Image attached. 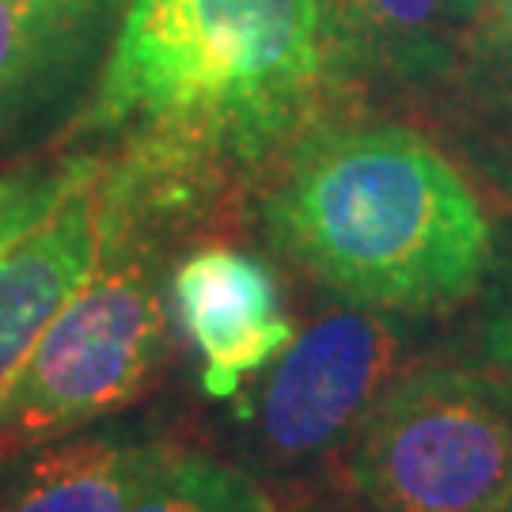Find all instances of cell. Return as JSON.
<instances>
[{
	"label": "cell",
	"instance_id": "obj_1",
	"mask_svg": "<svg viewBox=\"0 0 512 512\" xmlns=\"http://www.w3.org/2000/svg\"><path fill=\"white\" fill-rule=\"evenodd\" d=\"M338 99L319 0H129L80 133L118 145L103 190L160 236L274 167Z\"/></svg>",
	"mask_w": 512,
	"mask_h": 512
},
{
	"label": "cell",
	"instance_id": "obj_2",
	"mask_svg": "<svg viewBox=\"0 0 512 512\" xmlns=\"http://www.w3.org/2000/svg\"><path fill=\"white\" fill-rule=\"evenodd\" d=\"M270 171V243L353 308L429 315L486 281V205L418 129L330 114Z\"/></svg>",
	"mask_w": 512,
	"mask_h": 512
},
{
	"label": "cell",
	"instance_id": "obj_3",
	"mask_svg": "<svg viewBox=\"0 0 512 512\" xmlns=\"http://www.w3.org/2000/svg\"><path fill=\"white\" fill-rule=\"evenodd\" d=\"M167 342L156 232L122 220L107 202L99 266L57 311L0 406V459L126 410L156 380Z\"/></svg>",
	"mask_w": 512,
	"mask_h": 512
},
{
	"label": "cell",
	"instance_id": "obj_4",
	"mask_svg": "<svg viewBox=\"0 0 512 512\" xmlns=\"http://www.w3.org/2000/svg\"><path fill=\"white\" fill-rule=\"evenodd\" d=\"M342 452L365 512H490L512 482V395L471 368L399 372Z\"/></svg>",
	"mask_w": 512,
	"mask_h": 512
},
{
	"label": "cell",
	"instance_id": "obj_5",
	"mask_svg": "<svg viewBox=\"0 0 512 512\" xmlns=\"http://www.w3.org/2000/svg\"><path fill=\"white\" fill-rule=\"evenodd\" d=\"M399 372L403 334L384 311L346 304L315 319L270 365L255 403L239 410L255 456L296 467L342 452Z\"/></svg>",
	"mask_w": 512,
	"mask_h": 512
},
{
	"label": "cell",
	"instance_id": "obj_6",
	"mask_svg": "<svg viewBox=\"0 0 512 512\" xmlns=\"http://www.w3.org/2000/svg\"><path fill=\"white\" fill-rule=\"evenodd\" d=\"M179 327L202 361L209 399H232L247 380L274 365L293 346L277 277L255 255L209 243L179 262L167 285Z\"/></svg>",
	"mask_w": 512,
	"mask_h": 512
},
{
	"label": "cell",
	"instance_id": "obj_7",
	"mask_svg": "<svg viewBox=\"0 0 512 512\" xmlns=\"http://www.w3.org/2000/svg\"><path fill=\"white\" fill-rule=\"evenodd\" d=\"M482 0H319L342 92L437 95Z\"/></svg>",
	"mask_w": 512,
	"mask_h": 512
},
{
	"label": "cell",
	"instance_id": "obj_8",
	"mask_svg": "<svg viewBox=\"0 0 512 512\" xmlns=\"http://www.w3.org/2000/svg\"><path fill=\"white\" fill-rule=\"evenodd\" d=\"M107 239L103 160L31 236L0 258V406L57 311L92 277Z\"/></svg>",
	"mask_w": 512,
	"mask_h": 512
},
{
	"label": "cell",
	"instance_id": "obj_9",
	"mask_svg": "<svg viewBox=\"0 0 512 512\" xmlns=\"http://www.w3.org/2000/svg\"><path fill=\"white\" fill-rule=\"evenodd\" d=\"M167 456L164 440H42L0 459V512H129Z\"/></svg>",
	"mask_w": 512,
	"mask_h": 512
},
{
	"label": "cell",
	"instance_id": "obj_10",
	"mask_svg": "<svg viewBox=\"0 0 512 512\" xmlns=\"http://www.w3.org/2000/svg\"><path fill=\"white\" fill-rule=\"evenodd\" d=\"M437 103L467 156L512 190V0H482Z\"/></svg>",
	"mask_w": 512,
	"mask_h": 512
},
{
	"label": "cell",
	"instance_id": "obj_11",
	"mask_svg": "<svg viewBox=\"0 0 512 512\" xmlns=\"http://www.w3.org/2000/svg\"><path fill=\"white\" fill-rule=\"evenodd\" d=\"M114 0H0V133L92 54Z\"/></svg>",
	"mask_w": 512,
	"mask_h": 512
},
{
	"label": "cell",
	"instance_id": "obj_12",
	"mask_svg": "<svg viewBox=\"0 0 512 512\" xmlns=\"http://www.w3.org/2000/svg\"><path fill=\"white\" fill-rule=\"evenodd\" d=\"M129 512H296L239 467L171 448Z\"/></svg>",
	"mask_w": 512,
	"mask_h": 512
},
{
	"label": "cell",
	"instance_id": "obj_13",
	"mask_svg": "<svg viewBox=\"0 0 512 512\" xmlns=\"http://www.w3.org/2000/svg\"><path fill=\"white\" fill-rule=\"evenodd\" d=\"M95 167L99 156H69L57 164H23L0 171V258L23 236H31Z\"/></svg>",
	"mask_w": 512,
	"mask_h": 512
},
{
	"label": "cell",
	"instance_id": "obj_14",
	"mask_svg": "<svg viewBox=\"0 0 512 512\" xmlns=\"http://www.w3.org/2000/svg\"><path fill=\"white\" fill-rule=\"evenodd\" d=\"M497 353L505 357L512 365V304H509V315H505V323L497 327Z\"/></svg>",
	"mask_w": 512,
	"mask_h": 512
},
{
	"label": "cell",
	"instance_id": "obj_15",
	"mask_svg": "<svg viewBox=\"0 0 512 512\" xmlns=\"http://www.w3.org/2000/svg\"><path fill=\"white\" fill-rule=\"evenodd\" d=\"M490 512H512V482L505 486V494H501L494 505H490Z\"/></svg>",
	"mask_w": 512,
	"mask_h": 512
}]
</instances>
